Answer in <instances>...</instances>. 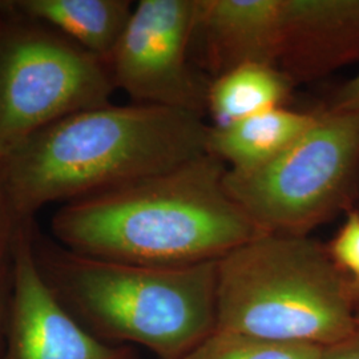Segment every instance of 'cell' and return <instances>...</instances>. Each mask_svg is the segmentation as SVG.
<instances>
[{"instance_id": "13", "label": "cell", "mask_w": 359, "mask_h": 359, "mask_svg": "<svg viewBox=\"0 0 359 359\" xmlns=\"http://www.w3.org/2000/svg\"><path fill=\"white\" fill-rule=\"evenodd\" d=\"M294 86L276 65H241L210 80L206 111L216 121L215 127H226L248 117L283 108Z\"/></svg>"}, {"instance_id": "18", "label": "cell", "mask_w": 359, "mask_h": 359, "mask_svg": "<svg viewBox=\"0 0 359 359\" xmlns=\"http://www.w3.org/2000/svg\"><path fill=\"white\" fill-rule=\"evenodd\" d=\"M322 108L330 112L359 114V72L334 90Z\"/></svg>"}, {"instance_id": "5", "label": "cell", "mask_w": 359, "mask_h": 359, "mask_svg": "<svg viewBox=\"0 0 359 359\" xmlns=\"http://www.w3.org/2000/svg\"><path fill=\"white\" fill-rule=\"evenodd\" d=\"M224 188L264 233L309 236L359 200V114L317 109L289 148L259 167L228 168Z\"/></svg>"}, {"instance_id": "9", "label": "cell", "mask_w": 359, "mask_h": 359, "mask_svg": "<svg viewBox=\"0 0 359 359\" xmlns=\"http://www.w3.org/2000/svg\"><path fill=\"white\" fill-rule=\"evenodd\" d=\"M283 0H197L191 47L213 79L250 63L277 67Z\"/></svg>"}, {"instance_id": "17", "label": "cell", "mask_w": 359, "mask_h": 359, "mask_svg": "<svg viewBox=\"0 0 359 359\" xmlns=\"http://www.w3.org/2000/svg\"><path fill=\"white\" fill-rule=\"evenodd\" d=\"M20 222L22 219L15 215L0 177V257L11 253L13 237Z\"/></svg>"}, {"instance_id": "8", "label": "cell", "mask_w": 359, "mask_h": 359, "mask_svg": "<svg viewBox=\"0 0 359 359\" xmlns=\"http://www.w3.org/2000/svg\"><path fill=\"white\" fill-rule=\"evenodd\" d=\"M34 222H20L11 246L13 293L0 359H140L128 345L90 334L65 310L39 271Z\"/></svg>"}, {"instance_id": "1", "label": "cell", "mask_w": 359, "mask_h": 359, "mask_svg": "<svg viewBox=\"0 0 359 359\" xmlns=\"http://www.w3.org/2000/svg\"><path fill=\"white\" fill-rule=\"evenodd\" d=\"M210 127L191 111L152 104L80 111L0 156V177L19 219L149 179L206 154Z\"/></svg>"}, {"instance_id": "4", "label": "cell", "mask_w": 359, "mask_h": 359, "mask_svg": "<svg viewBox=\"0 0 359 359\" xmlns=\"http://www.w3.org/2000/svg\"><path fill=\"white\" fill-rule=\"evenodd\" d=\"M216 305V330L323 348L353 332L359 286L326 244L264 233L218 259Z\"/></svg>"}, {"instance_id": "10", "label": "cell", "mask_w": 359, "mask_h": 359, "mask_svg": "<svg viewBox=\"0 0 359 359\" xmlns=\"http://www.w3.org/2000/svg\"><path fill=\"white\" fill-rule=\"evenodd\" d=\"M359 63V0H283L277 67L294 84Z\"/></svg>"}, {"instance_id": "7", "label": "cell", "mask_w": 359, "mask_h": 359, "mask_svg": "<svg viewBox=\"0 0 359 359\" xmlns=\"http://www.w3.org/2000/svg\"><path fill=\"white\" fill-rule=\"evenodd\" d=\"M196 8L197 0L139 1L108 63L116 88L204 116L210 80L189 63Z\"/></svg>"}, {"instance_id": "16", "label": "cell", "mask_w": 359, "mask_h": 359, "mask_svg": "<svg viewBox=\"0 0 359 359\" xmlns=\"http://www.w3.org/2000/svg\"><path fill=\"white\" fill-rule=\"evenodd\" d=\"M13 293L11 253L0 257V355L4 348Z\"/></svg>"}, {"instance_id": "3", "label": "cell", "mask_w": 359, "mask_h": 359, "mask_svg": "<svg viewBox=\"0 0 359 359\" xmlns=\"http://www.w3.org/2000/svg\"><path fill=\"white\" fill-rule=\"evenodd\" d=\"M39 271L65 310L108 344L180 359L217 329V264L158 268L79 255L32 233Z\"/></svg>"}, {"instance_id": "6", "label": "cell", "mask_w": 359, "mask_h": 359, "mask_svg": "<svg viewBox=\"0 0 359 359\" xmlns=\"http://www.w3.org/2000/svg\"><path fill=\"white\" fill-rule=\"evenodd\" d=\"M108 65L0 1V156L32 133L109 104Z\"/></svg>"}, {"instance_id": "12", "label": "cell", "mask_w": 359, "mask_h": 359, "mask_svg": "<svg viewBox=\"0 0 359 359\" xmlns=\"http://www.w3.org/2000/svg\"><path fill=\"white\" fill-rule=\"evenodd\" d=\"M317 109L298 112L276 108L226 127H210L206 152L231 169L259 167L283 154L316 121Z\"/></svg>"}, {"instance_id": "2", "label": "cell", "mask_w": 359, "mask_h": 359, "mask_svg": "<svg viewBox=\"0 0 359 359\" xmlns=\"http://www.w3.org/2000/svg\"><path fill=\"white\" fill-rule=\"evenodd\" d=\"M228 168L212 154L62 206L57 244L79 255L158 268L216 261L264 234L224 188Z\"/></svg>"}, {"instance_id": "11", "label": "cell", "mask_w": 359, "mask_h": 359, "mask_svg": "<svg viewBox=\"0 0 359 359\" xmlns=\"http://www.w3.org/2000/svg\"><path fill=\"white\" fill-rule=\"evenodd\" d=\"M10 8L53 27L108 65L132 15L128 0H15Z\"/></svg>"}, {"instance_id": "15", "label": "cell", "mask_w": 359, "mask_h": 359, "mask_svg": "<svg viewBox=\"0 0 359 359\" xmlns=\"http://www.w3.org/2000/svg\"><path fill=\"white\" fill-rule=\"evenodd\" d=\"M334 264L359 286V210L351 209L332 241L326 244Z\"/></svg>"}, {"instance_id": "14", "label": "cell", "mask_w": 359, "mask_h": 359, "mask_svg": "<svg viewBox=\"0 0 359 359\" xmlns=\"http://www.w3.org/2000/svg\"><path fill=\"white\" fill-rule=\"evenodd\" d=\"M322 347L262 341L216 330L180 359H321Z\"/></svg>"}, {"instance_id": "19", "label": "cell", "mask_w": 359, "mask_h": 359, "mask_svg": "<svg viewBox=\"0 0 359 359\" xmlns=\"http://www.w3.org/2000/svg\"><path fill=\"white\" fill-rule=\"evenodd\" d=\"M321 359H359V305L353 332L332 346L323 347Z\"/></svg>"}]
</instances>
